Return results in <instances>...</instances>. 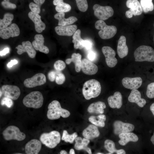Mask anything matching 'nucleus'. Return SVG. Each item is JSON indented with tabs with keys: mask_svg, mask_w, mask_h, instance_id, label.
Here are the masks:
<instances>
[{
	"mask_svg": "<svg viewBox=\"0 0 154 154\" xmlns=\"http://www.w3.org/2000/svg\"><path fill=\"white\" fill-rule=\"evenodd\" d=\"M48 108L47 116L50 120L58 119L60 116L67 118L70 114L69 111L62 108L60 102L56 100H54L48 104Z\"/></svg>",
	"mask_w": 154,
	"mask_h": 154,
	"instance_id": "nucleus-2",
	"label": "nucleus"
},
{
	"mask_svg": "<svg viewBox=\"0 0 154 154\" xmlns=\"http://www.w3.org/2000/svg\"><path fill=\"white\" fill-rule=\"evenodd\" d=\"M77 136V134L76 132H74L70 135L68 133L66 130H64L61 139L62 140H64L66 142H69L72 143L73 142Z\"/></svg>",
	"mask_w": 154,
	"mask_h": 154,
	"instance_id": "nucleus-37",
	"label": "nucleus"
},
{
	"mask_svg": "<svg viewBox=\"0 0 154 154\" xmlns=\"http://www.w3.org/2000/svg\"><path fill=\"white\" fill-rule=\"evenodd\" d=\"M43 100L42 93L38 91H34L25 96L23 99V103L26 107L38 109L42 107Z\"/></svg>",
	"mask_w": 154,
	"mask_h": 154,
	"instance_id": "nucleus-4",
	"label": "nucleus"
},
{
	"mask_svg": "<svg viewBox=\"0 0 154 154\" xmlns=\"http://www.w3.org/2000/svg\"><path fill=\"white\" fill-rule=\"evenodd\" d=\"M134 57L136 62H154V50L149 46H141L135 50Z\"/></svg>",
	"mask_w": 154,
	"mask_h": 154,
	"instance_id": "nucleus-3",
	"label": "nucleus"
},
{
	"mask_svg": "<svg viewBox=\"0 0 154 154\" xmlns=\"http://www.w3.org/2000/svg\"><path fill=\"white\" fill-rule=\"evenodd\" d=\"M146 94L149 98H154V82L149 84L147 87Z\"/></svg>",
	"mask_w": 154,
	"mask_h": 154,
	"instance_id": "nucleus-41",
	"label": "nucleus"
},
{
	"mask_svg": "<svg viewBox=\"0 0 154 154\" xmlns=\"http://www.w3.org/2000/svg\"><path fill=\"white\" fill-rule=\"evenodd\" d=\"M14 154H23V153H14Z\"/></svg>",
	"mask_w": 154,
	"mask_h": 154,
	"instance_id": "nucleus-56",
	"label": "nucleus"
},
{
	"mask_svg": "<svg viewBox=\"0 0 154 154\" xmlns=\"http://www.w3.org/2000/svg\"><path fill=\"white\" fill-rule=\"evenodd\" d=\"M0 97H1V95H2V91H1V90H0Z\"/></svg>",
	"mask_w": 154,
	"mask_h": 154,
	"instance_id": "nucleus-55",
	"label": "nucleus"
},
{
	"mask_svg": "<svg viewBox=\"0 0 154 154\" xmlns=\"http://www.w3.org/2000/svg\"><path fill=\"white\" fill-rule=\"evenodd\" d=\"M75 143L74 145L75 149L77 150L83 149L86 151L88 154H92L90 149L88 147L90 143L89 139L80 137H77L75 139Z\"/></svg>",
	"mask_w": 154,
	"mask_h": 154,
	"instance_id": "nucleus-28",
	"label": "nucleus"
},
{
	"mask_svg": "<svg viewBox=\"0 0 154 154\" xmlns=\"http://www.w3.org/2000/svg\"><path fill=\"white\" fill-rule=\"evenodd\" d=\"M1 104L2 105H5L7 107L10 108L13 106V102L10 98L5 97L2 99Z\"/></svg>",
	"mask_w": 154,
	"mask_h": 154,
	"instance_id": "nucleus-43",
	"label": "nucleus"
},
{
	"mask_svg": "<svg viewBox=\"0 0 154 154\" xmlns=\"http://www.w3.org/2000/svg\"><path fill=\"white\" fill-rule=\"evenodd\" d=\"M106 108V105L104 102L99 101L90 104L87 111L90 113L102 114L104 113V109Z\"/></svg>",
	"mask_w": 154,
	"mask_h": 154,
	"instance_id": "nucleus-29",
	"label": "nucleus"
},
{
	"mask_svg": "<svg viewBox=\"0 0 154 154\" xmlns=\"http://www.w3.org/2000/svg\"><path fill=\"white\" fill-rule=\"evenodd\" d=\"M33 46L30 42L27 41H23L22 45H19L15 48L17 50V53L18 54L21 55L26 52L30 58H34L35 56L36 52Z\"/></svg>",
	"mask_w": 154,
	"mask_h": 154,
	"instance_id": "nucleus-15",
	"label": "nucleus"
},
{
	"mask_svg": "<svg viewBox=\"0 0 154 154\" xmlns=\"http://www.w3.org/2000/svg\"><path fill=\"white\" fill-rule=\"evenodd\" d=\"M2 6L5 8L7 9H15L16 7V5L11 3L9 0H4L1 2Z\"/></svg>",
	"mask_w": 154,
	"mask_h": 154,
	"instance_id": "nucleus-44",
	"label": "nucleus"
},
{
	"mask_svg": "<svg viewBox=\"0 0 154 154\" xmlns=\"http://www.w3.org/2000/svg\"><path fill=\"white\" fill-rule=\"evenodd\" d=\"M35 40L32 42V45L34 48L36 50L46 54L49 52L48 47L44 45V38L41 34H37L34 37Z\"/></svg>",
	"mask_w": 154,
	"mask_h": 154,
	"instance_id": "nucleus-20",
	"label": "nucleus"
},
{
	"mask_svg": "<svg viewBox=\"0 0 154 154\" xmlns=\"http://www.w3.org/2000/svg\"><path fill=\"white\" fill-rule=\"evenodd\" d=\"M77 27L76 25H73L66 26H57L55 28L56 33L62 36H70L73 35L76 31Z\"/></svg>",
	"mask_w": 154,
	"mask_h": 154,
	"instance_id": "nucleus-19",
	"label": "nucleus"
},
{
	"mask_svg": "<svg viewBox=\"0 0 154 154\" xmlns=\"http://www.w3.org/2000/svg\"><path fill=\"white\" fill-rule=\"evenodd\" d=\"M77 6L79 10L82 12L86 11L88 8V5L86 0H76Z\"/></svg>",
	"mask_w": 154,
	"mask_h": 154,
	"instance_id": "nucleus-39",
	"label": "nucleus"
},
{
	"mask_svg": "<svg viewBox=\"0 0 154 154\" xmlns=\"http://www.w3.org/2000/svg\"><path fill=\"white\" fill-rule=\"evenodd\" d=\"M140 4L142 10L145 13L153 10L154 5L151 0H141Z\"/></svg>",
	"mask_w": 154,
	"mask_h": 154,
	"instance_id": "nucleus-36",
	"label": "nucleus"
},
{
	"mask_svg": "<svg viewBox=\"0 0 154 154\" xmlns=\"http://www.w3.org/2000/svg\"><path fill=\"white\" fill-rule=\"evenodd\" d=\"M102 51L106 58L107 65L109 67H114L117 64V60L115 57L116 52L110 47L104 46L102 49Z\"/></svg>",
	"mask_w": 154,
	"mask_h": 154,
	"instance_id": "nucleus-12",
	"label": "nucleus"
},
{
	"mask_svg": "<svg viewBox=\"0 0 154 154\" xmlns=\"http://www.w3.org/2000/svg\"><path fill=\"white\" fill-rule=\"evenodd\" d=\"M1 90L4 96L14 100H17L21 94L19 88L16 86L3 85L1 87Z\"/></svg>",
	"mask_w": 154,
	"mask_h": 154,
	"instance_id": "nucleus-11",
	"label": "nucleus"
},
{
	"mask_svg": "<svg viewBox=\"0 0 154 154\" xmlns=\"http://www.w3.org/2000/svg\"><path fill=\"white\" fill-rule=\"evenodd\" d=\"M81 69L84 73L88 75L95 74L98 70L96 64L86 58L82 60Z\"/></svg>",
	"mask_w": 154,
	"mask_h": 154,
	"instance_id": "nucleus-18",
	"label": "nucleus"
},
{
	"mask_svg": "<svg viewBox=\"0 0 154 154\" xmlns=\"http://www.w3.org/2000/svg\"><path fill=\"white\" fill-rule=\"evenodd\" d=\"M40 141L46 146L50 148L55 147L60 142L61 136L60 133L53 131L49 133H44L40 135Z\"/></svg>",
	"mask_w": 154,
	"mask_h": 154,
	"instance_id": "nucleus-6",
	"label": "nucleus"
},
{
	"mask_svg": "<svg viewBox=\"0 0 154 154\" xmlns=\"http://www.w3.org/2000/svg\"><path fill=\"white\" fill-rule=\"evenodd\" d=\"M82 135L84 138L92 139L98 137L100 132L96 126L90 124L83 130Z\"/></svg>",
	"mask_w": 154,
	"mask_h": 154,
	"instance_id": "nucleus-25",
	"label": "nucleus"
},
{
	"mask_svg": "<svg viewBox=\"0 0 154 154\" xmlns=\"http://www.w3.org/2000/svg\"><path fill=\"white\" fill-rule=\"evenodd\" d=\"M35 3L31 2L29 5V7L31 12L38 14L40 11V7L45 2L44 0H34Z\"/></svg>",
	"mask_w": 154,
	"mask_h": 154,
	"instance_id": "nucleus-35",
	"label": "nucleus"
},
{
	"mask_svg": "<svg viewBox=\"0 0 154 154\" xmlns=\"http://www.w3.org/2000/svg\"><path fill=\"white\" fill-rule=\"evenodd\" d=\"M96 54L95 52L92 51L89 52L88 55V59L91 61L94 60L96 58Z\"/></svg>",
	"mask_w": 154,
	"mask_h": 154,
	"instance_id": "nucleus-47",
	"label": "nucleus"
},
{
	"mask_svg": "<svg viewBox=\"0 0 154 154\" xmlns=\"http://www.w3.org/2000/svg\"><path fill=\"white\" fill-rule=\"evenodd\" d=\"M101 91L100 83L95 79L86 81L83 85L82 90L83 95L87 100L98 97L100 94Z\"/></svg>",
	"mask_w": 154,
	"mask_h": 154,
	"instance_id": "nucleus-1",
	"label": "nucleus"
},
{
	"mask_svg": "<svg viewBox=\"0 0 154 154\" xmlns=\"http://www.w3.org/2000/svg\"><path fill=\"white\" fill-rule=\"evenodd\" d=\"M150 110L154 116V103L151 104L150 106Z\"/></svg>",
	"mask_w": 154,
	"mask_h": 154,
	"instance_id": "nucleus-51",
	"label": "nucleus"
},
{
	"mask_svg": "<svg viewBox=\"0 0 154 154\" xmlns=\"http://www.w3.org/2000/svg\"><path fill=\"white\" fill-rule=\"evenodd\" d=\"M109 106L112 108L119 109L122 105V97L119 92H115L113 95L110 96L108 98Z\"/></svg>",
	"mask_w": 154,
	"mask_h": 154,
	"instance_id": "nucleus-22",
	"label": "nucleus"
},
{
	"mask_svg": "<svg viewBox=\"0 0 154 154\" xmlns=\"http://www.w3.org/2000/svg\"><path fill=\"white\" fill-rule=\"evenodd\" d=\"M129 101L136 103L140 107H143L146 104V100L141 98V95L139 91L137 89L132 90L128 97Z\"/></svg>",
	"mask_w": 154,
	"mask_h": 154,
	"instance_id": "nucleus-23",
	"label": "nucleus"
},
{
	"mask_svg": "<svg viewBox=\"0 0 154 154\" xmlns=\"http://www.w3.org/2000/svg\"><path fill=\"white\" fill-rule=\"evenodd\" d=\"M142 80L139 77L134 78L125 77L122 80V83L125 88L130 90L137 89L142 85Z\"/></svg>",
	"mask_w": 154,
	"mask_h": 154,
	"instance_id": "nucleus-16",
	"label": "nucleus"
},
{
	"mask_svg": "<svg viewBox=\"0 0 154 154\" xmlns=\"http://www.w3.org/2000/svg\"><path fill=\"white\" fill-rule=\"evenodd\" d=\"M116 153L117 154H126V152L124 149H121L118 150Z\"/></svg>",
	"mask_w": 154,
	"mask_h": 154,
	"instance_id": "nucleus-50",
	"label": "nucleus"
},
{
	"mask_svg": "<svg viewBox=\"0 0 154 154\" xmlns=\"http://www.w3.org/2000/svg\"></svg>",
	"mask_w": 154,
	"mask_h": 154,
	"instance_id": "nucleus-59",
	"label": "nucleus"
},
{
	"mask_svg": "<svg viewBox=\"0 0 154 154\" xmlns=\"http://www.w3.org/2000/svg\"><path fill=\"white\" fill-rule=\"evenodd\" d=\"M53 4L56 5V10L58 13L66 12L70 11L71 7L68 4L64 3L62 0H54Z\"/></svg>",
	"mask_w": 154,
	"mask_h": 154,
	"instance_id": "nucleus-31",
	"label": "nucleus"
},
{
	"mask_svg": "<svg viewBox=\"0 0 154 154\" xmlns=\"http://www.w3.org/2000/svg\"><path fill=\"white\" fill-rule=\"evenodd\" d=\"M106 154H112V153H107Z\"/></svg>",
	"mask_w": 154,
	"mask_h": 154,
	"instance_id": "nucleus-58",
	"label": "nucleus"
},
{
	"mask_svg": "<svg viewBox=\"0 0 154 154\" xmlns=\"http://www.w3.org/2000/svg\"><path fill=\"white\" fill-rule=\"evenodd\" d=\"M41 147L40 141L37 139H32L26 144L25 152L26 154H38Z\"/></svg>",
	"mask_w": 154,
	"mask_h": 154,
	"instance_id": "nucleus-17",
	"label": "nucleus"
},
{
	"mask_svg": "<svg viewBox=\"0 0 154 154\" xmlns=\"http://www.w3.org/2000/svg\"><path fill=\"white\" fill-rule=\"evenodd\" d=\"M28 16L34 23L35 30L37 32L41 33L45 29V24L41 21V16L38 14L31 11L29 13Z\"/></svg>",
	"mask_w": 154,
	"mask_h": 154,
	"instance_id": "nucleus-21",
	"label": "nucleus"
},
{
	"mask_svg": "<svg viewBox=\"0 0 154 154\" xmlns=\"http://www.w3.org/2000/svg\"><path fill=\"white\" fill-rule=\"evenodd\" d=\"M69 154H75V151L73 149H71L70 150Z\"/></svg>",
	"mask_w": 154,
	"mask_h": 154,
	"instance_id": "nucleus-53",
	"label": "nucleus"
},
{
	"mask_svg": "<svg viewBox=\"0 0 154 154\" xmlns=\"http://www.w3.org/2000/svg\"><path fill=\"white\" fill-rule=\"evenodd\" d=\"M104 146L105 148L111 153H116L118 150L116 148L114 142L110 139H107L105 141Z\"/></svg>",
	"mask_w": 154,
	"mask_h": 154,
	"instance_id": "nucleus-38",
	"label": "nucleus"
},
{
	"mask_svg": "<svg viewBox=\"0 0 154 154\" xmlns=\"http://www.w3.org/2000/svg\"><path fill=\"white\" fill-rule=\"evenodd\" d=\"M60 154H67V152L65 150H62L60 152Z\"/></svg>",
	"mask_w": 154,
	"mask_h": 154,
	"instance_id": "nucleus-54",
	"label": "nucleus"
},
{
	"mask_svg": "<svg viewBox=\"0 0 154 154\" xmlns=\"http://www.w3.org/2000/svg\"><path fill=\"white\" fill-rule=\"evenodd\" d=\"M9 52V48H4L3 50L0 52V56H2L5 55L6 54L8 53Z\"/></svg>",
	"mask_w": 154,
	"mask_h": 154,
	"instance_id": "nucleus-49",
	"label": "nucleus"
},
{
	"mask_svg": "<svg viewBox=\"0 0 154 154\" xmlns=\"http://www.w3.org/2000/svg\"><path fill=\"white\" fill-rule=\"evenodd\" d=\"M96 154H103L102 153H96Z\"/></svg>",
	"mask_w": 154,
	"mask_h": 154,
	"instance_id": "nucleus-57",
	"label": "nucleus"
},
{
	"mask_svg": "<svg viewBox=\"0 0 154 154\" xmlns=\"http://www.w3.org/2000/svg\"><path fill=\"white\" fill-rule=\"evenodd\" d=\"M96 28L100 30L98 32L100 37L103 39H109L114 37L117 32L116 27L114 25H108L104 21L98 20L95 23Z\"/></svg>",
	"mask_w": 154,
	"mask_h": 154,
	"instance_id": "nucleus-5",
	"label": "nucleus"
},
{
	"mask_svg": "<svg viewBox=\"0 0 154 154\" xmlns=\"http://www.w3.org/2000/svg\"><path fill=\"white\" fill-rule=\"evenodd\" d=\"M120 139L118 141L119 144L124 146L129 142H137L139 139L137 136L134 133L130 132L122 133L119 135Z\"/></svg>",
	"mask_w": 154,
	"mask_h": 154,
	"instance_id": "nucleus-26",
	"label": "nucleus"
},
{
	"mask_svg": "<svg viewBox=\"0 0 154 154\" xmlns=\"http://www.w3.org/2000/svg\"><path fill=\"white\" fill-rule=\"evenodd\" d=\"M18 61L16 60H12L8 64L7 66L9 68L11 67L13 65L17 64Z\"/></svg>",
	"mask_w": 154,
	"mask_h": 154,
	"instance_id": "nucleus-48",
	"label": "nucleus"
},
{
	"mask_svg": "<svg viewBox=\"0 0 154 154\" xmlns=\"http://www.w3.org/2000/svg\"><path fill=\"white\" fill-rule=\"evenodd\" d=\"M64 16L65 13L63 12L58 13L54 15V18L58 21V26H64L69 25L78 20L77 18L74 16H71L67 18H65Z\"/></svg>",
	"mask_w": 154,
	"mask_h": 154,
	"instance_id": "nucleus-24",
	"label": "nucleus"
},
{
	"mask_svg": "<svg viewBox=\"0 0 154 154\" xmlns=\"http://www.w3.org/2000/svg\"><path fill=\"white\" fill-rule=\"evenodd\" d=\"M151 141L153 145H154V133L151 138Z\"/></svg>",
	"mask_w": 154,
	"mask_h": 154,
	"instance_id": "nucleus-52",
	"label": "nucleus"
},
{
	"mask_svg": "<svg viewBox=\"0 0 154 154\" xmlns=\"http://www.w3.org/2000/svg\"><path fill=\"white\" fill-rule=\"evenodd\" d=\"M46 82L45 76L42 73H38L32 77L26 79L24 81V85L28 88H32L44 84Z\"/></svg>",
	"mask_w": 154,
	"mask_h": 154,
	"instance_id": "nucleus-9",
	"label": "nucleus"
},
{
	"mask_svg": "<svg viewBox=\"0 0 154 154\" xmlns=\"http://www.w3.org/2000/svg\"><path fill=\"white\" fill-rule=\"evenodd\" d=\"M106 119V116L102 114H100L97 116H91L88 118L89 121L93 125L100 127H104L105 121Z\"/></svg>",
	"mask_w": 154,
	"mask_h": 154,
	"instance_id": "nucleus-32",
	"label": "nucleus"
},
{
	"mask_svg": "<svg viewBox=\"0 0 154 154\" xmlns=\"http://www.w3.org/2000/svg\"><path fill=\"white\" fill-rule=\"evenodd\" d=\"M55 82L58 85L62 84L65 82L66 78L64 74L60 71H56Z\"/></svg>",
	"mask_w": 154,
	"mask_h": 154,
	"instance_id": "nucleus-40",
	"label": "nucleus"
},
{
	"mask_svg": "<svg viewBox=\"0 0 154 154\" xmlns=\"http://www.w3.org/2000/svg\"><path fill=\"white\" fill-rule=\"evenodd\" d=\"M94 15L99 20L104 21L112 16L114 13L112 8L110 6H102L95 4L93 6Z\"/></svg>",
	"mask_w": 154,
	"mask_h": 154,
	"instance_id": "nucleus-8",
	"label": "nucleus"
},
{
	"mask_svg": "<svg viewBox=\"0 0 154 154\" xmlns=\"http://www.w3.org/2000/svg\"><path fill=\"white\" fill-rule=\"evenodd\" d=\"M81 55L79 53H74L72 54L71 58L66 59V64H70L71 62H73L75 65V70L76 72H79L81 68Z\"/></svg>",
	"mask_w": 154,
	"mask_h": 154,
	"instance_id": "nucleus-30",
	"label": "nucleus"
},
{
	"mask_svg": "<svg viewBox=\"0 0 154 154\" xmlns=\"http://www.w3.org/2000/svg\"><path fill=\"white\" fill-rule=\"evenodd\" d=\"M81 30L78 29L73 35L72 42L74 43V48L76 49H82L84 48L82 43L84 40L81 38Z\"/></svg>",
	"mask_w": 154,
	"mask_h": 154,
	"instance_id": "nucleus-33",
	"label": "nucleus"
},
{
	"mask_svg": "<svg viewBox=\"0 0 154 154\" xmlns=\"http://www.w3.org/2000/svg\"><path fill=\"white\" fill-rule=\"evenodd\" d=\"M126 5L130 9L125 12V15L127 18H130L132 17L133 15H139L142 14L143 10L141 4L138 0H127Z\"/></svg>",
	"mask_w": 154,
	"mask_h": 154,
	"instance_id": "nucleus-10",
	"label": "nucleus"
},
{
	"mask_svg": "<svg viewBox=\"0 0 154 154\" xmlns=\"http://www.w3.org/2000/svg\"><path fill=\"white\" fill-rule=\"evenodd\" d=\"M13 18L14 15L12 14L9 13H5L3 19H0V29L6 28L8 25H11Z\"/></svg>",
	"mask_w": 154,
	"mask_h": 154,
	"instance_id": "nucleus-34",
	"label": "nucleus"
},
{
	"mask_svg": "<svg viewBox=\"0 0 154 154\" xmlns=\"http://www.w3.org/2000/svg\"><path fill=\"white\" fill-rule=\"evenodd\" d=\"M20 33L18 25L16 23H13L7 28L0 30V37L3 39H7L10 37L18 36Z\"/></svg>",
	"mask_w": 154,
	"mask_h": 154,
	"instance_id": "nucleus-13",
	"label": "nucleus"
},
{
	"mask_svg": "<svg viewBox=\"0 0 154 154\" xmlns=\"http://www.w3.org/2000/svg\"><path fill=\"white\" fill-rule=\"evenodd\" d=\"M114 133L116 135L125 132L133 131L135 126L132 124L124 123L120 120L115 121L113 124Z\"/></svg>",
	"mask_w": 154,
	"mask_h": 154,
	"instance_id": "nucleus-14",
	"label": "nucleus"
},
{
	"mask_svg": "<svg viewBox=\"0 0 154 154\" xmlns=\"http://www.w3.org/2000/svg\"><path fill=\"white\" fill-rule=\"evenodd\" d=\"M4 139L7 141L15 140L22 141L26 138V135L21 132L19 128L14 125H10L7 127L2 133Z\"/></svg>",
	"mask_w": 154,
	"mask_h": 154,
	"instance_id": "nucleus-7",
	"label": "nucleus"
},
{
	"mask_svg": "<svg viewBox=\"0 0 154 154\" xmlns=\"http://www.w3.org/2000/svg\"><path fill=\"white\" fill-rule=\"evenodd\" d=\"M117 52L120 58H123L128 54V49L126 44V38L123 35L120 36L117 44Z\"/></svg>",
	"mask_w": 154,
	"mask_h": 154,
	"instance_id": "nucleus-27",
	"label": "nucleus"
},
{
	"mask_svg": "<svg viewBox=\"0 0 154 154\" xmlns=\"http://www.w3.org/2000/svg\"><path fill=\"white\" fill-rule=\"evenodd\" d=\"M54 67L56 71H60L65 69L66 65L63 61L59 60L54 62Z\"/></svg>",
	"mask_w": 154,
	"mask_h": 154,
	"instance_id": "nucleus-42",
	"label": "nucleus"
},
{
	"mask_svg": "<svg viewBox=\"0 0 154 154\" xmlns=\"http://www.w3.org/2000/svg\"><path fill=\"white\" fill-rule=\"evenodd\" d=\"M83 47H85L87 49H91L92 46V43L88 40H84L82 43Z\"/></svg>",
	"mask_w": 154,
	"mask_h": 154,
	"instance_id": "nucleus-46",
	"label": "nucleus"
},
{
	"mask_svg": "<svg viewBox=\"0 0 154 154\" xmlns=\"http://www.w3.org/2000/svg\"><path fill=\"white\" fill-rule=\"evenodd\" d=\"M56 71L51 70L50 71L48 74V78L49 80L52 82L54 81L56 78Z\"/></svg>",
	"mask_w": 154,
	"mask_h": 154,
	"instance_id": "nucleus-45",
	"label": "nucleus"
}]
</instances>
